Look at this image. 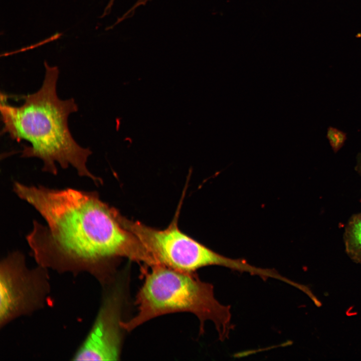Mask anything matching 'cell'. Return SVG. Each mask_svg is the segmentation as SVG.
I'll return each mask as SVG.
<instances>
[{"instance_id":"cell-1","label":"cell","mask_w":361,"mask_h":361,"mask_svg":"<svg viewBox=\"0 0 361 361\" xmlns=\"http://www.w3.org/2000/svg\"><path fill=\"white\" fill-rule=\"evenodd\" d=\"M13 191L47 223L46 226L34 220L26 236L40 261L94 264L124 257L147 262L148 255L140 241L122 225L117 210L102 201L97 192L18 182Z\"/></svg>"},{"instance_id":"cell-2","label":"cell","mask_w":361,"mask_h":361,"mask_svg":"<svg viewBox=\"0 0 361 361\" xmlns=\"http://www.w3.org/2000/svg\"><path fill=\"white\" fill-rule=\"evenodd\" d=\"M46 68L41 87L33 94L24 95L20 106L10 105L7 95L1 93V113L3 127L1 133L12 139L29 142L21 151L23 157H38L43 162L44 171L56 175V162L64 168L71 165L81 176L95 183L100 178L88 170L86 162L92 154L89 148L79 145L68 127L69 115L78 110L73 99H60L57 93L59 70L45 61Z\"/></svg>"},{"instance_id":"cell-3","label":"cell","mask_w":361,"mask_h":361,"mask_svg":"<svg viewBox=\"0 0 361 361\" xmlns=\"http://www.w3.org/2000/svg\"><path fill=\"white\" fill-rule=\"evenodd\" d=\"M150 267L136 296V315L121 321L122 328L130 331L158 316L176 312L194 314L200 322V333L205 322L214 323L219 338L229 337L233 326L230 306L215 297L212 284L201 280L193 273L184 272L162 265Z\"/></svg>"},{"instance_id":"cell-4","label":"cell","mask_w":361,"mask_h":361,"mask_svg":"<svg viewBox=\"0 0 361 361\" xmlns=\"http://www.w3.org/2000/svg\"><path fill=\"white\" fill-rule=\"evenodd\" d=\"M120 220L124 228L140 241L151 258L153 266L162 265L188 273L210 265L222 266L253 275L258 272V268L245 261L222 256L187 236L178 229L176 221L165 229L159 230L121 216Z\"/></svg>"},{"instance_id":"cell-5","label":"cell","mask_w":361,"mask_h":361,"mask_svg":"<svg viewBox=\"0 0 361 361\" xmlns=\"http://www.w3.org/2000/svg\"><path fill=\"white\" fill-rule=\"evenodd\" d=\"M120 322L116 300L109 298L100 310L91 331L73 360H117L121 343Z\"/></svg>"},{"instance_id":"cell-6","label":"cell","mask_w":361,"mask_h":361,"mask_svg":"<svg viewBox=\"0 0 361 361\" xmlns=\"http://www.w3.org/2000/svg\"><path fill=\"white\" fill-rule=\"evenodd\" d=\"M344 242L346 254L354 262L361 263V212L349 219L344 230Z\"/></svg>"},{"instance_id":"cell-7","label":"cell","mask_w":361,"mask_h":361,"mask_svg":"<svg viewBox=\"0 0 361 361\" xmlns=\"http://www.w3.org/2000/svg\"><path fill=\"white\" fill-rule=\"evenodd\" d=\"M326 137L334 152H337L344 144L346 134L334 127L329 126L327 130Z\"/></svg>"},{"instance_id":"cell-8","label":"cell","mask_w":361,"mask_h":361,"mask_svg":"<svg viewBox=\"0 0 361 361\" xmlns=\"http://www.w3.org/2000/svg\"><path fill=\"white\" fill-rule=\"evenodd\" d=\"M62 35V33H57L55 34V35H54L53 36L49 37V38H47L44 40L41 41V42H39L37 43V44H33V45L27 47L23 48L21 50H19L17 51L13 52V53H8L7 55H10V54H14V53L19 52L20 51L22 52L24 51H26V50L35 48V47H39V46H41L47 43L55 40L59 38Z\"/></svg>"},{"instance_id":"cell-9","label":"cell","mask_w":361,"mask_h":361,"mask_svg":"<svg viewBox=\"0 0 361 361\" xmlns=\"http://www.w3.org/2000/svg\"><path fill=\"white\" fill-rule=\"evenodd\" d=\"M356 171L361 175V152L357 156L356 163L355 167Z\"/></svg>"}]
</instances>
